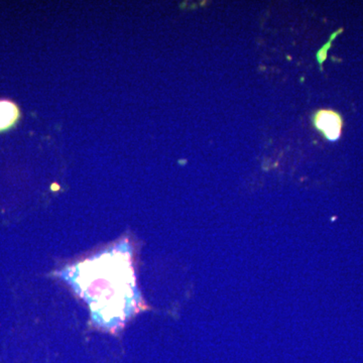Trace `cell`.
<instances>
[{
    "mask_svg": "<svg viewBox=\"0 0 363 363\" xmlns=\"http://www.w3.org/2000/svg\"><path fill=\"white\" fill-rule=\"evenodd\" d=\"M67 278L89 303L95 319L107 326L121 323L138 304L130 255L123 247L81 262Z\"/></svg>",
    "mask_w": 363,
    "mask_h": 363,
    "instance_id": "1",
    "label": "cell"
},
{
    "mask_svg": "<svg viewBox=\"0 0 363 363\" xmlns=\"http://www.w3.org/2000/svg\"><path fill=\"white\" fill-rule=\"evenodd\" d=\"M313 123L329 142H336L342 135V116L333 109L318 111L313 117Z\"/></svg>",
    "mask_w": 363,
    "mask_h": 363,
    "instance_id": "2",
    "label": "cell"
},
{
    "mask_svg": "<svg viewBox=\"0 0 363 363\" xmlns=\"http://www.w3.org/2000/svg\"><path fill=\"white\" fill-rule=\"evenodd\" d=\"M20 116L18 106L11 101H0V131L13 126Z\"/></svg>",
    "mask_w": 363,
    "mask_h": 363,
    "instance_id": "3",
    "label": "cell"
},
{
    "mask_svg": "<svg viewBox=\"0 0 363 363\" xmlns=\"http://www.w3.org/2000/svg\"><path fill=\"white\" fill-rule=\"evenodd\" d=\"M343 32V28H340V30H336L330 35V39H329L328 42L326 44L323 45V47L318 51L316 55V58L318 63H319L320 67H321V70H323V63L326 61L327 54H328L329 50L331 49L332 44H333L334 40L340 35L341 33Z\"/></svg>",
    "mask_w": 363,
    "mask_h": 363,
    "instance_id": "4",
    "label": "cell"
}]
</instances>
